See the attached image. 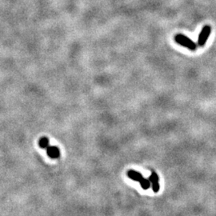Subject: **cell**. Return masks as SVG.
<instances>
[{
	"instance_id": "2",
	"label": "cell",
	"mask_w": 216,
	"mask_h": 216,
	"mask_svg": "<svg viewBox=\"0 0 216 216\" xmlns=\"http://www.w3.org/2000/svg\"><path fill=\"white\" fill-rule=\"evenodd\" d=\"M211 32V27L209 25H206L203 27V29L201 31L200 34L199 35V39H198V46H204L206 43V40L209 38Z\"/></svg>"
},
{
	"instance_id": "6",
	"label": "cell",
	"mask_w": 216,
	"mask_h": 216,
	"mask_svg": "<svg viewBox=\"0 0 216 216\" xmlns=\"http://www.w3.org/2000/svg\"><path fill=\"white\" fill-rule=\"evenodd\" d=\"M139 183L140 184L141 187H143V189L144 190L149 189V187H151V182H150V180L147 179H144V178H143Z\"/></svg>"
},
{
	"instance_id": "3",
	"label": "cell",
	"mask_w": 216,
	"mask_h": 216,
	"mask_svg": "<svg viewBox=\"0 0 216 216\" xmlns=\"http://www.w3.org/2000/svg\"><path fill=\"white\" fill-rule=\"evenodd\" d=\"M151 182V185L152 187V190L154 192L157 193L159 191V184H158V176L155 172H152L149 179Z\"/></svg>"
},
{
	"instance_id": "4",
	"label": "cell",
	"mask_w": 216,
	"mask_h": 216,
	"mask_svg": "<svg viewBox=\"0 0 216 216\" xmlns=\"http://www.w3.org/2000/svg\"><path fill=\"white\" fill-rule=\"evenodd\" d=\"M46 153L51 158H58L60 155L59 149L57 147H48L46 148Z\"/></svg>"
},
{
	"instance_id": "7",
	"label": "cell",
	"mask_w": 216,
	"mask_h": 216,
	"mask_svg": "<svg viewBox=\"0 0 216 216\" xmlns=\"http://www.w3.org/2000/svg\"><path fill=\"white\" fill-rule=\"evenodd\" d=\"M39 147H41V148L45 149V148H47V147H49V140L46 137H43L42 139L39 140Z\"/></svg>"
},
{
	"instance_id": "5",
	"label": "cell",
	"mask_w": 216,
	"mask_h": 216,
	"mask_svg": "<svg viewBox=\"0 0 216 216\" xmlns=\"http://www.w3.org/2000/svg\"><path fill=\"white\" fill-rule=\"evenodd\" d=\"M127 175L130 179H131L132 180H135V181H137V182H139L143 178V175H142V174L133 170L129 171L127 172Z\"/></svg>"
},
{
	"instance_id": "1",
	"label": "cell",
	"mask_w": 216,
	"mask_h": 216,
	"mask_svg": "<svg viewBox=\"0 0 216 216\" xmlns=\"http://www.w3.org/2000/svg\"><path fill=\"white\" fill-rule=\"evenodd\" d=\"M175 42L178 44L181 45L183 46H185V47H187V49H189L191 50H195L197 49L196 43L193 40H191L190 38L183 35V34H177V35H175Z\"/></svg>"
}]
</instances>
